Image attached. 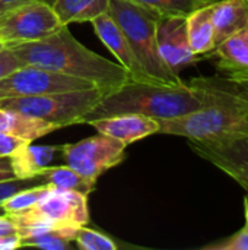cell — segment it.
<instances>
[{
    "label": "cell",
    "instance_id": "6da1fadb",
    "mask_svg": "<svg viewBox=\"0 0 248 250\" xmlns=\"http://www.w3.org/2000/svg\"><path fill=\"white\" fill-rule=\"evenodd\" d=\"M186 83L202 100V107L174 119L158 120L161 135L189 141L247 136L248 100L232 79L221 75L199 76Z\"/></svg>",
    "mask_w": 248,
    "mask_h": 250
},
{
    "label": "cell",
    "instance_id": "7a4b0ae2",
    "mask_svg": "<svg viewBox=\"0 0 248 250\" xmlns=\"http://www.w3.org/2000/svg\"><path fill=\"white\" fill-rule=\"evenodd\" d=\"M7 48L22 64L85 79L101 89L104 95L130 81L129 72L120 63H114L80 44L67 25L44 38Z\"/></svg>",
    "mask_w": 248,
    "mask_h": 250
},
{
    "label": "cell",
    "instance_id": "3957f363",
    "mask_svg": "<svg viewBox=\"0 0 248 250\" xmlns=\"http://www.w3.org/2000/svg\"><path fill=\"white\" fill-rule=\"evenodd\" d=\"M202 107V100L184 82L168 85L159 82L127 81L120 88L102 95L85 116L83 123L117 114H142L156 120L174 119Z\"/></svg>",
    "mask_w": 248,
    "mask_h": 250
},
{
    "label": "cell",
    "instance_id": "277c9868",
    "mask_svg": "<svg viewBox=\"0 0 248 250\" xmlns=\"http://www.w3.org/2000/svg\"><path fill=\"white\" fill-rule=\"evenodd\" d=\"M108 13L127 37L137 60L148 76L159 83L181 85L180 75H175L162 60L156 42L158 16L130 0H110Z\"/></svg>",
    "mask_w": 248,
    "mask_h": 250
},
{
    "label": "cell",
    "instance_id": "5b68a950",
    "mask_svg": "<svg viewBox=\"0 0 248 250\" xmlns=\"http://www.w3.org/2000/svg\"><path fill=\"white\" fill-rule=\"evenodd\" d=\"M104 92L98 88L53 92L35 97L0 100V107L39 117L56 126L66 127L83 123L85 116L99 103Z\"/></svg>",
    "mask_w": 248,
    "mask_h": 250
},
{
    "label": "cell",
    "instance_id": "8992f818",
    "mask_svg": "<svg viewBox=\"0 0 248 250\" xmlns=\"http://www.w3.org/2000/svg\"><path fill=\"white\" fill-rule=\"evenodd\" d=\"M126 144L121 141L98 133L75 144L58 146L69 167L83 177L96 182L105 171L121 164L126 158Z\"/></svg>",
    "mask_w": 248,
    "mask_h": 250
},
{
    "label": "cell",
    "instance_id": "52a82bcc",
    "mask_svg": "<svg viewBox=\"0 0 248 250\" xmlns=\"http://www.w3.org/2000/svg\"><path fill=\"white\" fill-rule=\"evenodd\" d=\"M64 26L45 0L25 3L0 16V44L10 47L44 38Z\"/></svg>",
    "mask_w": 248,
    "mask_h": 250
},
{
    "label": "cell",
    "instance_id": "ba28073f",
    "mask_svg": "<svg viewBox=\"0 0 248 250\" xmlns=\"http://www.w3.org/2000/svg\"><path fill=\"white\" fill-rule=\"evenodd\" d=\"M96 88L94 83L37 66L22 64L0 79V100Z\"/></svg>",
    "mask_w": 248,
    "mask_h": 250
},
{
    "label": "cell",
    "instance_id": "9c48e42d",
    "mask_svg": "<svg viewBox=\"0 0 248 250\" xmlns=\"http://www.w3.org/2000/svg\"><path fill=\"white\" fill-rule=\"evenodd\" d=\"M190 148L248 192V135L216 141H189Z\"/></svg>",
    "mask_w": 248,
    "mask_h": 250
},
{
    "label": "cell",
    "instance_id": "30bf717a",
    "mask_svg": "<svg viewBox=\"0 0 248 250\" xmlns=\"http://www.w3.org/2000/svg\"><path fill=\"white\" fill-rule=\"evenodd\" d=\"M35 215L60 227H83L89 223L88 196L73 190L51 188L32 208Z\"/></svg>",
    "mask_w": 248,
    "mask_h": 250
},
{
    "label": "cell",
    "instance_id": "8fae6325",
    "mask_svg": "<svg viewBox=\"0 0 248 250\" xmlns=\"http://www.w3.org/2000/svg\"><path fill=\"white\" fill-rule=\"evenodd\" d=\"M156 42L164 63L175 75L199 62L189 44L186 16H158Z\"/></svg>",
    "mask_w": 248,
    "mask_h": 250
},
{
    "label": "cell",
    "instance_id": "7c38bea8",
    "mask_svg": "<svg viewBox=\"0 0 248 250\" xmlns=\"http://www.w3.org/2000/svg\"><path fill=\"white\" fill-rule=\"evenodd\" d=\"M95 34L102 41V44L113 53L117 62L129 72L130 79L136 82H155L145 72L143 66L137 60L127 37L123 29L114 21L110 13H104L94 21H91Z\"/></svg>",
    "mask_w": 248,
    "mask_h": 250
},
{
    "label": "cell",
    "instance_id": "4fadbf2b",
    "mask_svg": "<svg viewBox=\"0 0 248 250\" xmlns=\"http://www.w3.org/2000/svg\"><path fill=\"white\" fill-rule=\"evenodd\" d=\"M88 125L98 133L115 138L126 145L159 133V122L142 114H117L96 119Z\"/></svg>",
    "mask_w": 248,
    "mask_h": 250
},
{
    "label": "cell",
    "instance_id": "5bb4252c",
    "mask_svg": "<svg viewBox=\"0 0 248 250\" xmlns=\"http://www.w3.org/2000/svg\"><path fill=\"white\" fill-rule=\"evenodd\" d=\"M206 56L215 57L218 70L228 78L248 76V22Z\"/></svg>",
    "mask_w": 248,
    "mask_h": 250
},
{
    "label": "cell",
    "instance_id": "9a60e30c",
    "mask_svg": "<svg viewBox=\"0 0 248 250\" xmlns=\"http://www.w3.org/2000/svg\"><path fill=\"white\" fill-rule=\"evenodd\" d=\"M57 151L58 146L32 145V142L22 145L9 155V163L15 179L39 177L41 173L50 167Z\"/></svg>",
    "mask_w": 248,
    "mask_h": 250
},
{
    "label": "cell",
    "instance_id": "2e32d148",
    "mask_svg": "<svg viewBox=\"0 0 248 250\" xmlns=\"http://www.w3.org/2000/svg\"><path fill=\"white\" fill-rule=\"evenodd\" d=\"M58 126L45 122L39 117H34L16 110H7L0 107V132L16 136L26 142H34L54 130Z\"/></svg>",
    "mask_w": 248,
    "mask_h": 250
},
{
    "label": "cell",
    "instance_id": "e0dca14e",
    "mask_svg": "<svg viewBox=\"0 0 248 250\" xmlns=\"http://www.w3.org/2000/svg\"><path fill=\"white\" fill-rule=\"evenodd\" d=\"M215 47L248 22V0H216L212 9Z\"/></svg>",
    "mask_w": 248,
    "mask_h": 250
},
{
    "label": "cell",
    "instance_id": "ac0fdd59",
    "mask_svg": "<svg viewBox=\"0 0 248 250\" xmlns=\"http://www.w3.org/2000/svg\"><path fill=\"white\" fill-rule=\"evenodd\" d=\"M213 3L202 6L186 16L189 44L196 56L209 54L215 48V29L212 22Z\"/></svg>",
    "mask_w": 248,
    "mask_h": 250
},
{
    "label": "cell",
    "instance_id": "d6986e66",
    "mask_svg": "<svg viewBox=\"0 0 248 250\" xmlns=\"http://www.w3.org/2000/svg\"><path fill=\"white\" fill-rule=\"evenodd\" d=\"M63 25L73 22H91L108 13L110 0H54L51 4Z\"/></svg>",
    "mask_w": 248,
    "mask_h": 250
},
{
    "label": "cell",
    "instance_id": "ffe728a7",
    "mask_svg": "<svg viewBox=\"0 0 248 250\" xmlns=\"http://www.w3.org/2000/svg\"><path fill=\"white\" fill-rule=\"evenodd\" d=\"M44 179V183L51 185L56 189L60 190H73L83 193L89 196L91 192H94L96 182H92L82 174H79L76 170H73L69 166H60V167H47L41 176Z\"/></svg>",
    "mask_w": 248,
    "mask_h": 250
},
{
    "label": "cell",
    "instance_id": "44dd1931",
    "mask_svg": "<svg viewBox=\"0 0 248 250\" xmlns=\"http://www.w3.org/2000/svg\"><path fill=\"white\" fill-rule=\"evenodd\" d=\"M156 16H187L215 0H130Z\"/></svg>",
    "mask_w": 248,
    "mask_h": 250
},
{
    "label": "cell",
    "instance_id": "7402d4cb",
    "mask_svg": "<svg viewBox=\"0 0 248 250\" xmlns=\"http://www.w3.org/2000/svg\"><path fill=\"white\" fill-rule=\"evenodd\" d=\"M77 229L64 227L51 231H45L37 236H31L20 240V248H38L44 250H66L75 242Z\"/></svg>",
    "mask_w": 248,
    "mask_h": 250
},
{
    "label": "cell",
    "instance_id": "603a6c76",
    "mask_svg": "<svg viewBox=\"0 0 248 250\" xmlns=\"http://www.w3.org/2000/svg\"><path fill=\"white\" fill-rule=\"evenodd\" d=\"M51 188H53L51 185L42 183V185H35L32 188L22 189V190L16 192L15 195H12L10 198H7L1 204V208L4 209L6 214H13V212H19V211L32 208Z\"/></svg>",
    "mask_w": 248,
    "mask_h": 250
},
{
    "label": "cell",
    "instance_id": "cb8c5ba5",
    "mask_svg": "<svg viewBox=\"0 0 248 250\" xmlns=\"http://www.w3.org/2000/svg\"><path fill=\"white\" fill-rule=\"evenodd\" d=\"M75 243L82 250H115L117 245L108 236L91 230L86 226L79 227L75 236Z\"/></svg>",
    "mask_w": 248,
    "mask_h": 250
},
{
    "label": "cell",
    "instance_id": "d4e9b609",
    "mask_svg": "<svg viewBox=\"0 0 248 250\" xmlns=\"http://www.w3.org/2000/svg\"><path fill=\"white\" fill-rule=\"evenodd\" d=\"M205 250H248V223L235 234L221 242L203 246Z\"/></svg>",
    "mask_w": 248,
    "mask_h": 250
},
{
    "label": "cell",
    "instance_id": "484cf974",
    "mask_svg": "<svg viewBox=\"0 0 248 250\" xmlns=\"http://www.w3.org/2000/svg\"><path fill=\"white\" fill-rule=\"evenodd\" d=\"M25 144H28V142L23 139H19L16 136L0 132V158H9V155L12 152H15L18 148H20Z\"/></svg>",
    "mask_w": 248,
    "mask_h": 250
},
{
    "label": "cell",
    "instance_id": "4316f807",
    "mask_svg": "<svg viewBox=\"0 0 248 250\" xmlns=\"http://www.w3.org/2000/svg\"><path fill=\"white\" fill-rule=\"evenodd\" d=\"M19 66H22V63L16 59V56L10 51V48L4 47L0 50V79L4 78L7 73H10L12 70L18 69Z\"/></svg>",
    "mask_w": 248,
    "mask_h": 250
},
{
    "label": "cell",
    "instance_id": "83f0119b",
    "mask_svg": "<svg viewBox=\"0 0 248 250\" xmlns=\"http://www.w3.org/2000/svg\"><path fill=\"white\" fill-rule=\"evenodd\" d=\"M15 233H18V231H16V226L12 221V218L7 214H1L0 215V239L4 236L15 234Z\"/></svg>",
    "mask_w": 248,
    "mask_h": 250
},
{
    "label": "cell",
    "instance_id": "f1b7e54d",
    "mask_svg": "<svg viewBox=\"0 0 248 250\" xmlns=\"http://www.w3.org/2000/svg\"><path fill=\"white\" fill-rule=\"evenodd\" d=\"M29 1H37V0H0V16Z\"/></svg>",
    "mask_w": 248,
    "mask_h": 250
},
{
    "label": "cell",
    "instance_id": "f546056e",
    "mask_svg": "<svg viewBox=\"0 0 248 250\" xmlns=\"http://www.w3.org/2000/svg\"><path fill=\"white\" fill-rule=\"evenodd\" d=\"M13 179H15V176L10 168L9 158H0V182L13 180Z\"/></svg>",
    "mask_w": 248,
    "mask_h": 250
},
{
    "label": "cell",
    "instance_id": "4dcf8cb0",
    "mask_svg": "<svg viewBox=\"0 0 248 250\" xmlns=\"http://www.w3.org/2000/svg\"><path fill=\"white\" fill-rule=\"evenodd\" d=\"M227 78H228V76H227ZM229 79H232V81L238 85L240 91L243 92V95L248 100V76H232V78H229Z\"/></svg>",
    "mask_w": 248,
    "mask_h": 250
},
{
    "label": "cell",
    "instance_id": "1f68e13d",
    "mask_svg": "<svg viewBox=\"0 0 248 250\" xmlns=\"http://www.w3.org/2000/svg\"><path fill=\"white\" fill-rule=\"evenodd\" d=\"M244 209H246V220H247L248 223V195L246 196V199H244Z\"/></svg>",
    "mask_w": 248,
    "mask_h": 250
},
{
    "label": "cell",
    "instance_id": "d6a6232c",
    "mask_svg": "<svg viewBox=\"0 0 248 250\" xmlns=\"http://www.w3.org/2000/svg\"><path fill=\"white\" fill-rule=\"evenodd\" d=\"M1 214H6V212H4V209L1 208V205H0V215H1Z\"/></svg>",
    "mask_w": 248,
    "mask_h": 250
},
{
    "label": "cell",
    "instance_id": "836d02e7",
    "mask_svg": "<svg viewBox=\"0 0 248 250\" xmlns=\"http://www.w3.org/2000/svg\"><path fill=\"white\" fill-rule=\"evenodd\" d=\"M45 1H47V3H50V4H53V1H54V0H45Z\"/></svg>",
    "mask_w": 248,
    "mask_h": 250
},
{
    "label": "cell",
    "instance_id": "e575fe53",
    "mask_svg": "<svg viewBox=\"0 0 248 250\" xmlns=\"http://www.w3.org/2000/svg\"><path fill=\"white\" fill-rule=\"evenodd\" d=\"M1 48H4V45H1V44H0V50H1Z\"/></svg>",
    "mask_w": 248,
    "mask_h": 250
}]
</instances>
